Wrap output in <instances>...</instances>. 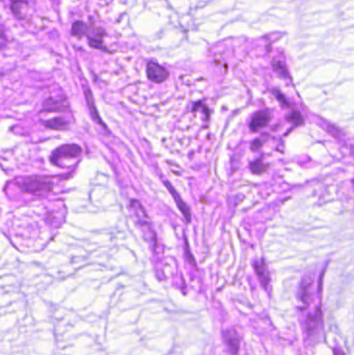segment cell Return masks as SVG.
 <instances>
[{
    "mask_svg": "<svg viewBox=\"0 0 354 355\" xmlns=\"http://www.w3.org/2000/svg\"><path fill=\"white\" fill-rule=\"evenodd\" d=\"M72 33L73 35L77 37L83 36L85 33H87V25H85L82 21L75 22L72 26Z\"/></svg>",
    "mask_w": 354,
    "mask_h": 355,
    "instance_id": "cell-12",
    "label": "cell"
},
{
    "mask_svg": "<svg viewBox=\"0 0 354 355\" xmlns=\"http://www.w3.org/2000/svg\"><path fill=\"white\" fill-rule=\"evenodd\" d=\"M45 126L52 130H65L69 126V123L61 118H56L45 123Z\"/></svg>",
    "mask_w": 354,
    "mask_h": 355,
    "instance_id": "cell-10",
    "label": "cell"
},
{
    "mask_svg": "<svg viewBox=\"0 0 354 355\" xmlns=\"http://www.w3.org/2000/svg\"><path fill=\"white\" fill-rule=\"evenodd\" d=\"M69 109V105L65 101L48 99L45 101L43 110L46 112H64Z\"/></svg>",
    "mask_w": 354,
    "mask_h": 355,
    "instance_id": "cell-6",
    "label": "cell"
},
{
    "mask_svg": "<svg viewBox=\"0 0 354 355\" xmlns=\"http://www.w3.org/2000/svg\"><path fill=\"white\" fill-rule=\"evenodd\" d=\"M13 3H17V4H21V3H26V0H12Z\"/></svg>",
    "mask_w": 354,
    "mask_h": 355,
    "instance_id": "cell-16",
    "label": "cell"
},
{
    "mask_svg": "<svg viewBox=\"0 0 354 355\" xmlns=\"http://www.w3.org/2000/svg\"><path fill=\"white\" fill-rule=\"evenodd\" d=\"M81 152V148L77 145H64L54 152V154L51 157V161L56 163V161L63 158H76L80 156Z\"/></svg>",
    "mask_w": 354,
    "mask_h": 355,
    "instance_id": "cell-2",
    "label": "cell"
},
{
    "mask_svg": "<svg viewBox=\"0 0 354 355\" xmlns=\"http://www.w3.org/2000/svg\"><path fill=\"white\" fill-rule=\"evenodd\" d=\"M164 184L166 185V188H167V190L170 193V194L173 195V197H174V199H175V201H176V204H177L178 208H179L180 211H181V213L183 214V216L185 217V219L187 220V222L190 223L191 214H190V210H189L188 206L184 203V200L182 199V197H181L180 194L177 193L176 189L173 187V185H171L170 183H168L167 181H164Z\"/></svg>",
    "mask_w": 354,
    "mask_h": 355,
    "instance_id": "cell-4",
    "label": "cell"
},
{
    "mask_svg": "<svg viewBox=\"0 0 354 355\" xmlns=\"http://www.w3.org/2000/svg\"><path fill=\"white\" fill-rule=\"evenodd\" d=\"M288 120L292 124L296 125V126H299V125L303 124V118L298 110H293L288 116Z\"/></svg>",
    "mask_w": 354,
    "mask_h": 355,
    "instance_id": "cell-13",
    "label": "cell"
},
{
    "mask_svg": "<svg viewBox=\"0 0 354 355\" xmlns=\"http://www.w3.org/2000/svg\"><path fill=\"white\" fill-rule=\"evenodd\" d=\"M147 73L149 79L155 83L164 82L168 77V72L166 71V69L162 68L161 65L154 62L149 63Z\"/></svg>",
    "mask_w": 354,
    "mask_h": 355,
    "instance_id": "cell-3",
    "label": "cell"
},
{
    "mask_svg": "<svg viewBox=\"0 0 354 355\" xmlns=\"http://www.w3.org/2000/svg\"><path fill=\"white\" fill-rule=\"evenodd\" d=\"M85 98H87L88 106H89V108H90V111H91V114H92V117H93V120H95L98 124L102 125V126H103L104 128H106V125H105V124L102 122V120H101V118H100V116H99V113H98V111H97V108H96V104H95V101H94V98H93V94H92V92H91L90 90L85 91Z\"/></svg>",
    "mask_w": 354,
    "mask_h": 355,
    "instance_id": "cell-9",
    "label": "cell"
},
{
    "mask_svg": "<svg viewBox=\"0 0 354 355\" xmlns=\"http://www.w3.org/2000/svg\"><path fill=\"white\" fill-rule=\"evenodd\" d=\"M224 337V340L225 342V344L228 346V348L232 350V352L234 354L238 353L239 351V343H240V341H239V337H238V333L234 330H228L226 332H225L223 334Z\"/></svg>",
    "mask_w": 354,
    "mask_h": 355,
    "instance_id": "cell-8",
    "label": "cell"
},
{
    "mask_svg": "<svg viewBox=\"0 0 354 355\" xmlns=\"http://www.w3.org/2000/svg\"><path fill=\"white\" fill-rule=\"evenodd\" d=\"M92 32L91 35H89L90 45L94 48H97V49L104 50L105 48L103 46V36H104V31L102 28H97L94 25H92Z\"/></svg>",
    "mask_w": 354,
    "mask_h": 355,
    "instance_id": "cell-7",
    "label": "cell"
},
{
    "mask_svg": "<svg viewBox=\"0 0 354 355\" xmlns=\"http://www.w3.org/2000/svg\"><path fill=\"white\" fill-rule=\"evenodd\" d=\"M24 193L32 194L35 195H42L49 194L53 189V184L51 180L44 177H34L28 178L22 182L20 185Z\"/></svg>",
    "mask_w": 354,
    "mask_h": 355,
    "instance_id": "cell-1",
    "label": "cell"
},
{
    "mask_svg": "<svg viewBox=\"0 0 354 355\" xmlns=\"http://www.w3.org/2000/svg\"><path fill=\"white\" fill-rule=\"evenodd\" d=\"M269 121H270V113L268 111L257 112L251 122V129L254 132L260 131L262 128L266 126V125H268Z\"/></svg>",
    "mask_w": 354,
    "mask_h": 355,
    "instance_id": "cell-5",
    "label": "cell"
},
{
    "mask_svg": "<svg viewBox=\"0 0 354 355\" xmlns=\"http://www.w3.org/2000/svg\"><path fill=\"white\" fill-rule=\"evenodd\" d=\"M251 168H252V170H253V172H255V174H257V175H260V174H262V172L263 171H265V167H264V164H263V163L259 160V161H256L255 163H253V164L251 165Z\"/></svg>",
    "mask_w": 354,
    "mask_h": 355,
    "instance_id": "cell-14",
    "label": "cell"
},
{
    "mask_svg": "<svg viewBox=\"0 0 354 355\" xmlns=\"http://www.w3.org/2000/svg\"><path fill=\"white\" fill-rule=\"evenodd\" d=\"M256 269H257V275H259L262 284L264 285V287H267V285L269 284L270 278H269V273H268V270H267V267H266L265 263L262 262L260 265L256 264Z\"/></svg>",
    "mask_w": 354,
    "mask_h": 355,
    "instance_id": "cell-11",
    "label": "cell"
},
{
    "mask_svg": "<svg viewBox=\"0 0 354 355\" xmlns=\"http://www.w3.org/2000/svg\"><path fill=\"white\" fill-rule=\"evenodd\" d=\"M185 249H186V256H187V258H189V262L191 263V264H193V266H195V263H194V260H193V257H191V255H190V252H189V248H187V246H186V244H185Z\"/></svg>",
    "mask_w": 354,
    "mask_h": 355,
    "instance_id": "cell-15",
    "label": "cell"
}]
</instances>
